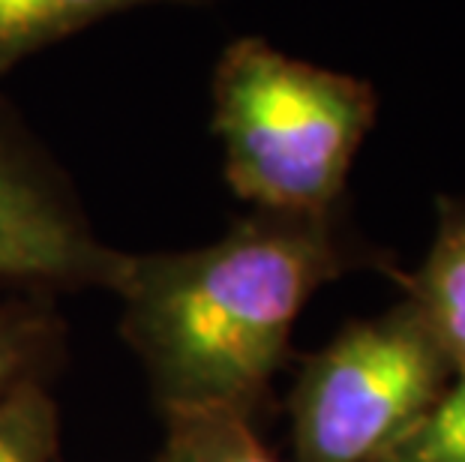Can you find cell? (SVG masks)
<instances>
[{
    "label": "cell",
    "instance_id": "1",
    "mask_svg": "<svg viewBox=\"0 0 465 462\" xmlns=\"http://www.w3.org/2000/svg\"><path fill=\"white\" fill-rule=\"evenodd\" d=\"M391 259L324 213L250 211L223 238L174 252H124L108 291L163 415L225 408L255 420L289 360L292 328L322 285Z\"/></svg>",
    "mask_w": 465,
    "mask_h": 462
},
{
    "label": "cell",
    "instance_id": "2",
    "mask_svg": "<svg viewBox=\"0 0 465 462\" xmlns=\"http://www.w3.org/2000/svg\"><path fill=\"white\" fill-rule=\"evenodd\" d=\"M379 114L366 78L237 36L211 75V130L225 181L252 211L324 213L340 208L345 181Z\"/></svg>",
    "mask_w": 465,
    "mask_h": 462
},
{
    "label": "cell",
    "instance_id": "3",
    "mask_svg": "<svg viewBox=\"0 0 465 462\" xmlns=\"http://www.w3.org/2000/svg\"><path fill=\"white\" fill-rule=\"evenodd\" d=\"M450 363L411 300L351 321L294 381V462H372L450 385Z\"/></svg>",
    "mask_w": 465,
    "mask_h": 462
},
{
    "label": "cell",
    "instance_id": "4",
    "mask_svg": "<svg viewBox=\"0 0 465 462\" xmlns=\"http://www.w3.org/2000/svg\"><path fill=\"white\" fill-rule=\"evenodd\" d=\"M121 255L96 234L64 165L0 96V294L108 291Z\"/></svg>",
    "mask_w": 465,
    "mask_h": 462
},
{
    "label": "cell",
    "instance_id": "5",
    "mask_svg": "<svg viewBox=\"0 0 465 462\" xmlns=\"http://www.w3.org/2000/svg\"><path fill=\"white\" fill-rule=\"evenodd\" d=\"M397 282L427 321L453 376H465V202L441 195L427 259Z\"/></svg>",
    "mask_w": 465,
    "mask_h": 462
},
{
    "label": "cell",
    "instance_id": "6",
    "mask_svg": "<svg viewBox=\"0 0 465 462\" xmlns=\"http://www.w3.org/2000/svg\"><path fill=\"white\" fill-rule=\"evenodd\" d=\"M213 0H0V78L18 64L112 15L147 6H207Z\"/></svg>",
    "mask_w": 465,
    "mask_h": 462
},
{
    "label": "cell",
    "instance_id": "7",
    "mask_svg": "<svg viewBox=\"0 0 465 462\" xmlns=\"http://www.w3.org/2000/svg\"><path fill=\"white\" fill-rule=\"evenodd\" d=\"M66 360V321L52 298L0 294V399L54 378Z\"/></svg>",
    "mask_w": 465,
    "mask_h": 462
},
{
    "label": "cell",
    "instance_id": "8",
    "mask_svg": "<svg viewBox=\"0 0 465 462\" xmlns=\"http://www.w3.org/2000/svg\"><path fill=\"white\" fill-rule=\"evenodd\" d=\"M163 420V454L174 462H280L262 445L255 420L237 411H172Z\"/></svg>",
    "mask_w": 465,
    "mask_h": 462
},
{
    "label": "cell",
    "instance_id": "9",
    "mask_svg": "<svg viewBox=\"0 0 465 462\" xmlns=\"http://www.w3.org/2000/svg\"><path fill=\"white\" fill-rule=\"evenodd\" d=\"M0 462H61V418L43 381L0 399Z\"/></svg>",
    "mask_w": 465,
    "mask_h": 462
},
{
    "label": "cell",
    "instance_id": "10",
    "mask_svg": "<svg viewBox=\"0 0 465 462\" xmlns=\"http://www.w3.org/2000/svg\"><path fill=\"white\" fill-rule=\"evenodd\" d=\"M372 462H465V376Z\"/></svg>",
    "mask_w": 465,
    "mask_h": 462
},
{
    "label": "cell",
    "instance_id": "11",
    "mask_svg": "<svg viewBox=\"0 0 465 462\" xmlns=\"http://www.w3.org/2000/svg\"><path fill=\"white\" fill-rule=\"evenodd\" d=\"M156 462H174V459H168L165 454H160V459H156Z\"/></svg>",
    "mask_w": 465,
    "mask_h": 462
}]
</instances>
